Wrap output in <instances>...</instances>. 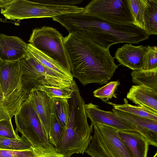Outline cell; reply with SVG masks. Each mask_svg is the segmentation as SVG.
<instances>
[{
  "instance_id": "8",
  "label": "cell",
  "mask_w": 157,
  "mask_h": 157,
  "mask_svg": "<svg viewBox=\"0 0 157 157\" xmlns=\"http://www.w3.org/2000/svg\"><path fill=\"white\" fill-rule=\"evenodd\" d=\"M84 12L106 21L118 24H133L134 19L127 0H93Z\"/></svg>"
},
{
  "instance_id": "23",
  "label": "cell",
  "mask_w": 157,
  "mask_h": 157,
  "mask_svg": "<svg viewBox=\"0 0 157 157\" xmlns=\"http://www.w3.org/2000/svg\"><path fill=\"white\" fill-rule=\"evenodd\" d=\"M123 104H116L110 101L106 103L111 105L115 109L134 115L139 116L157 121V113L139 105L129 104L126 98L123 99Z\"/></svg>"
},
{
  "instance_id": "25",
  "label": "cell",
  "mask_w": 157,
  "mask_h": 157,
  "mask_svg": "<svg viewBox=\"0 0 157 157\" xmlns=\"http://www.w3.org/2000/svg\"><path fill=\"white\" fill-rule=\"evenodd\" d=\"M0 148L16 151L31 149L32 146L23 135L19 139H11L0 137Z\"/></svg>"
},
{
  "instance_id": "14",
  "label": "cell",
  "mask_w": 157,
  "mask_h": 157,
  "mask_svg": "<svg viewBox=\"0 0 157 157\" xmlns=\"http://www.w3.org/2000/svg\"><path fill=\"white\" fill-rule=\"evenodd\" d=\"M29 97V94L22 91L20 84L10 94L0 96V121L11 120Z\"/></svg>"
},
{
  "instance_id": "10",
  "label": "cell",
  "mask_w": 157,
  "mask_h": 157,
  "mask_svg": "<svg viewBox=\"0 0 157 157\" xmlns=\"http://www.w3.org/2000/svg\"><path fill=\"white\" fill-rule=\"evenodd\" d=\"M112 111L147 140L149 145L157 147V121L113 109Z\"/></svg>"
},
{
  "instance_id": "24",
  "label": "cell",
  "mask_w": 157,
  "mask_h": 157,
  "mask_svg": "<svg viewBox=\"0 0 157 157\" xmlns=\"http://www.w3.org/2000/svg\"><path fill=\"white\" fill-rule=\"evenodd\" d=\"M51 114H54L63 128L68 123L69 117V105L68 99L55 98L51 99Z\"/></svg>"
},
{
  "instance_id": "12",
  "label": "cell",
  "mask_w": 157,
  "mask_h": 157,
  "mask_svg": "<svg viewBox=\"0 0 157 157\" xmlns=\"http://www.w3.org/2000/svg\"><path fill=\"white\" fill-rule=\"evenodd\" d=\"M147 46H135L127 43L118 48L115 58L121 65L133 70L142 69L143 60Z\"/></svg>"
},
{
  "instance_id": "20",
  "label": "cell",
  "mask_w": 157,
  "mask_h": 157,
  "mask_svg": "<svg viewBox=\"0 0 157 157\" xmlns=\"http://www.w3.org/2000/svg\"><path fill=\"white\" fill-rule=\"evenodd\" d=\"M93 129L94 135L85 153L90 157H115L109 150L95 125Z\"/></svg>"
},
{
  "instance_id": "35",
  "label": "cell",
  "mask_w": 157,
  "mask_h": 157,
  "mask_svg": "<svg viewBox=\"0 0 157 157\" xmlns=\"http://www.w3.org/2000/svg\"><path fill=\"white\" fill-rule=\"evenodd\" d=\"M0 96H3V93L0 84Z\"/></svg>"
},
{
  "instance_id": "26",
  "label": "cell",
  "mask_w": 157,
  "mask_h": 157,
  "mask_svg": "<svg viewBox=\"0 0 157 157\" xmlns=\"http://www.w3.org/2000/svg\"><path fill=\"white\" fill-rule=\"evenodd\" d=\"M134 19L133 24L144 30V15L145 0H127Z\"/></svg>"
},
{
  "instance_id": "9",
  "label": "cell",
  "mask_w": 157,
  "mask_h": 157,
  "mask_svg": "<svg viewBox=\"0 0 157 157\" xmlns=\"http://www.w3.org/2000/svg\"><path fill=\"white\" fill-rule=\"evenodd\" d=\"M85 110L87 117L90 120L91 126L98 124L113 127L118 130L137 131L113 111L102 110L97 105L92 103L85 104Z\"/></svg>"
},
{
  "instance_id": "3",
  "label": "cell",
  "mask_w": 157,
  "mask_h": 157,
  "mask_svg": "<svg viewBox=\"0 0 157 157\" xmlns=\"http://www.w3.org/2000/svg\"><path fill=\"white\" fill-rule=\"evenodd\" d=\"M69 117L66 127L55 148L65 157L74 154H83L92 138L93 126L88 124L85 103L76 83L72 87L71 97L68 99Z\"/></svg>"
},
{
  "instance_id": "34",
  "label": "cell",
  "mask_w": 157,
  "mask_h": 157,
  "mask_svg": "<svg viewBox=\"0 0 157 157\" xmlns=\"http://www.w3.org/2000/svg\"><path fill=\"white\" fill-rule=\"evenodd\" d=\"M12 0H0V8L1 9L6 7L12 2Z\"/></svg>"
},
{
  "instance_id": "16",
  "label": "cell",
  "mask_w": 157,
  "mask_h": 157,
  "mask_svg": "<svg viewBox=\"0 0 157 157\" xmlns=\"http://www.w3.org/2000/svg\"><path fill=\"white\" fill-rule=\"evenodd\" d=\"M118 133L132 157H147L149 144L137 131L118 130Z\"/></svg>"
},
{
  "instance_id": "7",
  "label": "cell",
  "mask_w": 157,
  "mask_h": 157,
  "mask_svg": "<svg viewBox=\"0 0 157 157\" xmlns=\"http://www.w3.org/2000/svg\"><path fill=\"white\" fill-rule=\"evenodd\" d=\"M63 38L54 28L43 26L33 29L28 41L35 48L57 62L71 73Z\"/></svg>"
},
{
  "instance_id": "17",
  "label": "cell",
  "mask_w": 157,
  "mask_h": 157,
  "mask_svg": "<svg viewBox=\"0 0 157 157\" xmlns=\"http://www.w3.org/2000/svg\"><path fill=\"white\" fill-rule=\"evenodd\" d=\"M126 98L134 103L157 113V92L144 86L133 85Z\"/></svg>"
},
{
  "instance_id": "32",
  "label": "cell",
  "mask_w": 157,
  "mask_h": 157,
  "mask_svg": "<svg viewBox=\"0 0 157 157\" xmlns=\"http://www.w3.org/2000/svg\"><path fill=\"white\" fill-rule=\"evenodd\" d=\"M32 148L35 157H65L56 151L53 145L50 147L40 146Z\"/></svg>"
},
{
  "instance_id": "36",
  "label": "cell",
  "mask_w": 157,
  "mask_h": 157,
  "mask_svg": "<svg viewBox=\"0 0 157 157\" xmlns=\"http://www.w3.org/2000/svg\"><path fill=\"white\" fill-rule=\"evenodd\" d=\"M153 157H157V151L155 153V155L153 156Z\"/></svg>"
},
{
  "instance_id": "19",
  "label": "cell",
  "mask_w": 157,
  "mask_h": 157,
  "mask_svg": "<svg viewBox=\"0 0 157 157\" xmlns=\"http://www.w3.org/2000/svg\"><path fill=\"white\" fill-rule=\"evenodd\" d=\"M28 51L37 60L47 68L62 78L73 82L74 79L71 73L57 62L38 51L30 44H28Z\"/></svg>"
},
{
  "instance_id": "4",
  "label": "cell",
  "mask_w": 157,
  "mask_h": 157,
  "mask_svg": "<svg viewBox=\"0 0 157 157\" xmlns=\"http://www.w3.org/2000/svg\"><path fill=\"white\" fill-rule=\"evenodd\" d=\"M82 2L80 0H13L6 8L5 13L7 19L13 21L53 18L62 14L83 11L84 8L77 6Z\"/></svg>"
},
{
  "instance_id": "33",
  "label": "cell",
  "mask_w": 157,
  "mask_h": 157,
  "mask_svg": "<svg viewBox=\"0 0 157 157\" xmlns=\"http://www.w3.org/2000/svg\"><path fill=\"white\" fill-rule=\"evenodd\" d=\"M0 157H35V154L33 148L22 151L0 148Z\"/></svg>"
},
{
  "instance_id": "27",
  "label": "cell",
  "mask_w": 157,
  "mask_h": 157,
  "mask_svg": "<svg viewBox=\"0 0 157 157\" xmlns=\"http://www.w3.org/2000/svg\"><path fill=\"white\" fill-rule=\"evenodd\" d=\"M120 84L118 81H111L104 86L98 88L93 92L94 96L106 102L112 98H117L116 91Z\"/></svg>"
},
{
  "instance_id": "2",
  "label": "cell",
  "mask_w": 157,
  "mask_h": 157,
  "mask_svg": "<svg viewBox=\"0 0 157 157\" xmlns=\"http://www.w3.org/2000/svg\"><path fill=\"white\" fill-rule=\"evenodd\" d=\"M69 33H76L101 48L123 43L137 44L150 35L133 24H118L105 21L82 12L59 15L52 18Z\"/></svg>"
},
{
  "instance_id": "11",
  "label": "cell",
  "mask_w": 157,
  "mask_h": 157,
  "mask_svg": "<svg viewBox=\"0 0 157 157\" xmlns=\"http://www.w3.org/2000/svg\"><path fill=\"white\" fill-rule=\"evenodd\" d=\"M28 44L21 38L0 34V60L12 61L20 60L26 54Z\"/></svg>"
},
{
  "instance_id": "1",
  "label": "cell",
  "mask_w": 157,
  "mask_h": 157,
  "mask_svg": "<svg viewBox=\"0 0 157 157\" xmlns=\"http://www.w3.org/2000/svg\"><path fill=\"white\" fill-rule=\"evenodd\" d=\"M63 42L71 74L84 86L106 83L118 67L109 49L101 47L79 34L69 33L63 37Z\"/></svg>"
},
{
  "instance_id": "31",
  "label": "cell",
  "mask_w": 157,
  "mask_h": 157,
  "mask_svg": "<svg viewBox=\"0 0 157 157\" xmlns=\"http://www.w3.org/2000/svg\"><path fill=\"white\" fill-rule=\"evenodd\" d=\"M0 137L11 139L20 138L13 128L11 119L0 121Z\"/></svg>"
},
{
  "instance_id": "5",
  "label": "cell",
  "mask_w": 157,
  "mask_h": 157,
  "mask_svg": "<svg viewBox=\"0 0 157 157\" xmlns=\"http://www.w3.org/2000/svg\"><path fill=\"white\" fill-rule=\"evenodd\" d=\"M20 65L21 90L28 94L39 90L41 86L59 88L72 86L73 81L62 78L47 68L28 50L25 56L20 60Z\"/></svg>"
},
{
  "instance_id": "15",
  "label": "cell",
  "mask_w": 157,
  "mask_h": 157,
  "mask_svg": "<svg viewBox=\"0 0 157 157\" xmlns=\"http://www.w3.org/2000/svg\"><path fill=\"white\" fill-rule=\"evenodd\" d=\"M109 150L115 157H132L118 133L117 129L109 126L94 124Z\"/></svg>"
},
{
  "instance_id": "21",
  "label": "cell",
  "mask_w": 157,
  "mask_h": 157,
  "mask_svg": "<svg viewBox=\"0 0 157 157\" xmlns=\"http://www.w3.org/2000/svg\"><path fill=\"white\" fill-rule=\"evenodd\" d=\"M132 81L136 85L144 86L157 92V68L149 70H133Z\"/></svg>"
},
{
  "instance_id": "22",
  "label": "cell",
  "mask_w": 157,
  "mask_h": 157,
  "mask_svg": "<svg viewBox=\"0 0 157 157\" xmlns=\"http://www.w3.org/2000/svg\"><path fill=\"white\" fill-rule=\"evenodd\" d=\"M144 15V30L151 35L157 34V0H145Z\"/></svg>"
},
{
  "instance_id": "29",
  "label": "cell",
  "mask_w": 157,
  "mask_h": 157,
  "mask_svg": "<svg viewBox=\"0 0 157 157\" xmlns=\"http://www.w3.org/2000/svg\"><path fill=\"white\" fill-rule=\"evenodd\" d=\"M157 68V48L156 46H147L144 55L142 69L149 70Z\"/></svg>"
},
{
  "instance_id": "18",
  "label": "cell",
  "mask_w": 157,
  "mask_h": 157,
  "mask_svg": "<svg viewBox=\"0 0 157 157\" xmlns=\"http://www.w3.org/2000/svg\"><path fill=\"white\" fill-rule=\"evenodd\" d=\"M29 97L48 136L51 124V99L44 92L36 90L29 94Z\"/></svg>"
},
{
  "instance_id": "30",
  "label": "cell",
  "mask_w": 157,
  "mask_h": 157,
  "mask_svg": "<svg viewBox=\"0 0 157 157\" xmlns=\"http://www.w3.org/2000/svg\"><path fill=\"white\" fill-rule=\"evenodd\" d=\"M72 87V86L71 88H60L41 86L39 90L44 92L51 99L55 98L68 99L71 97Z\"/></svg>"
},
{
  "instance_id": "13",
  "label": "cell",
  "mask_w": 157,
  "mask_h": 157,
  "mask_svg": "<svg viewBox=\"0 0 157 157\" xmlns=\"http://www.w3.org/2000/svg\"><path fill=\"white\" fill-rule=\"evenodd\" d=\"M20 60L7 61L0 60V84L4 97L12 93L20 84Z\"/></svg>"
},
{
  "instance_id": "6",
  "label": "cell",
  "mask_w": 157,
  "mask_h": 157,
  "mask_svg": "<svg viewBox=\"0 0 157 157\" xmlns=\"http://www.w3.org/2000/svg\"><path fill=\"white\" fill-rule=\"evenodd\" d=\"M15 120L16 133H21L33 147H50L53 145L49 142L48 136L29 97L16 114Z\"/></svg>"
},
{
  "instance_id": "28",
  "label": "cell",
  "mask_w": 157,
  "mask_h": 157,
  "mask_svg": "<svg viewBox=\"0 0 157 157\" xmlns=\"http://www.w3.org/2000/svg\"><path fill=\"white\" fill-rule=\"evenodd\" d=\"M64 128L58 121L56 116L51 115V124L50 131L48 135L49 142L56 147L61 137Z\"/></svg>"
}]
</instances>
